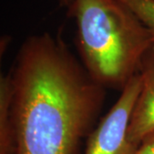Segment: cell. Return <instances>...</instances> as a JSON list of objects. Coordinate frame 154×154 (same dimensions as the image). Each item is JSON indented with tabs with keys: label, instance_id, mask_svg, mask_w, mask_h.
Here are the masks:
<instances>
[{
	"label": "cell",
	"instance_id": "7a4b0ae2",
	"mask_svg": "<svg viewBox=\"0 0 154 154\" xmlns=\"http://www.w3.org/2000/svg\"><path fill=\"white\" fill-rule=\"evenodd\" d=\"M68 16L76 24L82 63L96 82L122 91L154 46V33L120 0H75Z\"/></svg>",
	"mask_w": 154,
	"mask_h": 154
},
{
	"label": "cell",
	"instance_id": "8992f818",
	"mask_svg": "<svg viewBox=\"0 0 154 154\" xmlns=\"http://www.w3.org/2000/svg\"><path fill=\"white\" fill-rule=\"evenodd\" d=\"M154 33V0H120Z\"/></svg>",
	"mask_w": 154,
	"mask_h": 154
},
{
	"label": "cell",
	"instance_id": "ba28073f",
	"mask_svg": "<svg viewBox=\"0 0 154 154\" xmlns=\"http://www.w3.org/2000/svg\"><path fill=\"white\" fill-rule=\"evenodd\" d=\"M74 1L75 0H58L60 5L63 6V7H66L67 9H69L72 5V4L74 3Z\"/></svg>",
	"mask_w": 154,
	"mask_h": 154
},
{
	"label": "cell",
	"instance_id": "3957f363",
	"mask_svg": "<svg viewBox=\"0 0 154 154\" xmlns=\"http://www.w3.org/2000/svg\"><path fill=\"white\" fill-rule=\"evenodd\" d=\"M141 89L137 73L121 91V95L98 127L88 135L85 154H134L128 139L133 110Z\"/></svg>",
	"mask_w": 154,
	"mask_h": 154
},
{
	"label": "cell",
	"instance_id": "277c9868",
	"mask_svg": "<svg viewBox=\"0 0 154 154\" xmlns=\"http://www.w3.org/2000/svg\"><path fill=\"white\" fill-rule=\"evenodd\" d=\"M138 73L141 89L133 110L128 139L135 150L144 139L154 133V46L145 54Z\"/></svg>",
	"mask_w": 154,
	"mask_h": 154
},
{
	"label": "cell",
	"instance_id": "5b68a950",
	"mask_svg": "<svg viewBox=\"0 0 154 154\" xmlns=\"http://www.w3.org/2000/svg\"><path fill=\"white\" fill-rule=\"evenodd\" d=\"M13 84L11 72L0 75V154L16 153V132L12 116Z\"/></svg>",
	"mask_w": 154,
	"mask_h": 154
},
{
	"label": "cell",
	"instance_id": "6da1fadb",
	"mask_svg": "<svg viewBox=\"0 0 154 154\" xmlns=\"http://www.w3.org/2000/svg\"><path fill=\"white\" fill-rule=\"evenodd\" d=\"M15 154H76L96 121L105 88L60 37L33 35L11 70Z\"/></svg>",
	"mask_w": 154,
	"mask_h": 154
},
{
	"label": "cell",
	"instance_id": "52a82bcc",
	"mask_svg": "<svg viewBox=\"0 0 154 154\" xmlns=\"http://www.w3.org/2000/svg\"><path fill=\"white\" fill-rule=\"evenodd\" d=\"M134 154H154V133L144 139Z\"/></svg>",
	"mask_w": 154,
	"mask_h": 154
}]
</instances>
